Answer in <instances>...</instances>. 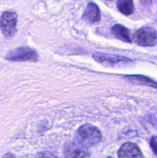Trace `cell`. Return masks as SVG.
I'll use <instances>...</instances> for the list:
<instances>
[{"mask_svg":"<svg viewBox=\"0 0 157 158\" xmlns=\"http://www.w3.org/2000/svg\"><path fill=\"white\" fill-rule=\"evenodd\" d=\"M119 157H143L139 148L133 143H126L118 151Z\"/></svg>","mask_w":157,"mask_h":158,"instance_id":"obj_6","label":"cell"},{"mask_svg":"<svg viewBox=\"0 0 157 158\" xmlns=\"http://www.w3.org/2000/svg\"><path fill=\"white\" fill-rule=\"evenodd\" d=\"M94 60L101 63H108V64H116L119 63H125L129 61V59L120 56L109 55L105 53H95L93 55Z\"/></svg>","mask_w":157,"mask_h":158,"instance_id":"obj_7","label":"cell"},{"mask_svg":"<svg viewBox=\"0 0 157 158\" xmlns=\"http://www.w3.org/2000/svg\"><path fill=\"white\" fill-rule=\"evenodd\" d=\"M150 146L154 154L157 156V137H152L150 140Z\"/></svg>","mask_w":157,"mask_h":158,"instance_id":"obj_12","label":"cell"},{"mask_svg":"<svg viewBox=\"0 0 157 158\" xmlns=\"http://www.w3.org/2000/svg\"><path fill=\"white\" fill-rule=\"evenodd\" d=\"M143 2H150L151 0H142Z\"/></svg>","mask_w":157,"mask_h":158,"instance_id":"obj_13","label":"cell"},{"mask_svg":"<svg viewBox=\"0 0 157 158\" xmlns=\"http://www.w3.org/2000/svg\"><path fill=\"white\" fill-rule=\"evenodd\" d=\"M6 59L11 61H37L38 54L31 48L20 47L9 52Z\"/></svg>","mask_w":157,"mask_h":158,"instance_id":"obj_4","label":"cell"},{"mask_svg":"<svg viewBox=\"0 0 157 158\" xmlns=\"http://www.w3.org/2000/svg\"><path fill=\"white\" fill-rule=\"evenodd\" d=\"M112 32L116 38L126 43H131V37L129 30L121 25H115L112 27Z\"/></svg>","mask_w":157,"mask_h":158,"instance_id":"obj_9","label":"cell"},{"mask_svg":"<svg viewBox=\"0 0 157 158\" xmlns=\"http://www.w3.org/2000/svg\"><path fill=\"white\" fill-rule=\"evenodd\" d=\"M17 15L13 12L6 11L0 18V28L6 38L14 36L16 32Z\"/></svg>","mask_w":157,"mask_h":158,"instance_id":"obj_2","label":"cell"},{"mask_svg":"<svg viewBox=\"0 0 157 158\" xmlns=\"http://www.w3.org/2000/svg\"><path fill=\"white\" fill-rule=\"evenodd\" d=\"M76 140L86 147H92L101 141L102 134L96 127L85 124L77 131Z\"/></svg>","mask_w":157,"mask_h":158,"instance_id":"obj_1","label":"cell"},{"mask_svg":"<svg viewBox=\"0 0 157 158\" xmlns=\"http://www.w3.org/2000/svg\"><path fill=\"white\" fill-rule=\"evenodd\" d=\"M156 32L150 27L139 29L133 35L134 42L141 46H154L156 44Z\"/></svg>","mask_w":157,"mask_h":158,"instance_id":"obj_3","label":"cell"},{"mask_svg":"<svg viewBox=\"0 0 157 158\" xmlns=\"http://www.w3.org/2000/svg\"><path fill=\"white\" fill-rule=\"evenodd\" d=\"M126 78L129 81L132 83H139V84L146 85V86H151L157 89V83H155L154 80H151L149 77H144V76L139 75H132V76H126Z\"/></svg>","mask_w":157,"mask_h":158,"instance_id":"obj_10","label":"cell"},{"mask_svg":"<svg viewBox=\"0 0 157 158\" xmlns=\"http://www.w3.org/2000/svg\"><path fill=\"white\" fill-rule=\"evenodd\" d=\"M100 17L101 15L98 6L94 2H89L83 14V19L89 23H95L99 21Z\"/></svg>","mask_w":157,"mask_h":158,"instance_id":"obj_8","label":"cell"},{"mask_svg":"<svg viewBox=\"0 0 157 158\" xmlns=\"http://www.w3.org/2000/svg\"><path fill=\"white\" fill-rule=\"evenodd\" d=\"M64 156L67 157H88L90 156L87 147L78 140L68 143L64 148Z\"/></svg>","mask_w":157,"mask_h":158,"instance_id":"obj_5","label":"cell"},{"mask_svg":"<svg viewBox=\"0 0 157 158\" xmlns=\"http://www.w3.org/2000/svg\"><path fill=\"white\" fill-rule=\"evenodd\" d=\"M117 8L125 15H130L134 12L133 0H118Z\"/></svg>","mask_w":157,"mask_h":158,"instance_id":"obj_11","label":"cell"}]
</instances>
